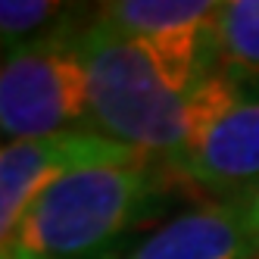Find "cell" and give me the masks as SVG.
Wrapping results in <instances>:
<instances>
[{"instance_id":"277c9868","label":"cell","mask_w":259,"mask_h":259,"mask_svg":"<svg viewBox=\"0 0 259 259\" xmlns=\"http://www.w3.org/2000/svg\"><path fill=\"white\" fill-rule=\"evenodd\" d=\"M222 4L209 0H119L103 4L100 16L147 50L175 91H191L212 75L215 16Z\"/></svg>"},{"instance_id":"7a4b0ae2","label":"cell","mask_w":259,"mask_h":259,"mask_svg":"<svg viewBox=\"0 0 259 259\" xmlns=\"http://www.w3.org/2000/svg\"><path fill=\"white\" fill-rule=\"evenodd\" d=\"M153 194L150 159L84 165L34 203L4 259H103L144 219Z\"/></svg>"},{"instance_id":"5b68a950","label":"cell","mask_w":259,"mask_h":259,"mask_svg":"<svg viewBox=\"0 0 259 259\" xmlns=\"http://www.w3.org/2000/svg\"><path fill=\"white\" fill-rule=\"evenodd\" d=\"M150 159L97 132H69L38 141L0 144V259L13 244L22 219L60 178L103 162Z\"/></svg>"},{"instance_id":"ba28073f","label":"cell","mask_w":259,"mask_h":259,"mask_svg":"<svg viewBox=\"0 0 259 259\" xmlns=\"http://www.w3.org/2000/svg\"><path fill=\"white\" fill-rule=\"evenodd\" d=\"M81 7L50 0H0V57L75 44Z\"/></svg>"},{"instance_id":"8fae6325","label":"cell","mask_w":259,"mask_h":259,"mask_svg":"<svg viewBox=\"0 0 259 259\" xmlns=\"http://www.w3.org/2000/svg\"><path fill=\"white\" fill-rule=\"evenodd\" d=\"M0 60H4V57H0Z\"/></svg>"},{"instance_id":"6da1fadb","label":"cell","mask_w":259,"mask_h":259,"mask_svg":"<svg viewBox=\"0 0 259 259\" xmlns=\"http://www.w3.org/2000/svg\"><path fill=\"white\" fill-rule=\"evenodd\" d=\"M91 88V128L144 156L172 162L240 103V88L212 72L191 94L175 91L147 50L97 13L75 41Z\"/></svg>"},{"instance_id":"8992f818","label":"cell","mask_w":259,"mask_h":259,"mask_svg":"<svg viewBox=\"0 0 259 259\" xmlns=\"http://www.w3.org/2000/svg\"><path fill=\"white\" fill-rule=\"evenodd\" d=\"M169 165L215 200H250L259 191V97H240L194 150Z\"/></svg>"},{"instance_id":"9c48e42d","label":"cell","mask_w":259,"mask_h":259,"mask_svg":"<svg viewBox=\"0 0 259 259\" xmlns=\"http://www.w3.org/2000/svg\"><path fill=\"white\" fill-rule=\"evenodd\" d=\"M215 60L228 78L259 75V0H228L219 7L215 28Z\"/></svg>"},{"instance_id":"3957f363","label":"cell","mask_w":259,"mask_h":259,"mask_svg":"<svg viewBox=\"0 0 259 259\" xmlns=\"http://www.w3.org/2000/svg\"><path fill=\"white\" fill-rule=\"evenodd\" d=\"M91 128L88 69L75 44L0 60V141H38Z\"/></svg>"},{"instance_id":"30bf717a","label":"cell","mask_w":259,"mask_h":259,"mask_svg":"<svg viewBox=\"0 0 259 259\" xmlns=\"http://www.w3.org/2000/svg\"><path fill=\"white\" fill-rule=\"evenodd\" d=\"M247 206H250V219H253V228H256V237H259V191L247 200Z\"/></svg>"},{"instance_id":"52a82bcc","label":"cell","mask_w":259,"mask_h":259,"mask_svg":"<svg viewBox=\"0 0 259 259\" xmlns=\"http://www.w3.org/2000/svg\"><path fill=\"white\" fill-rule=\"evenodd\" d=\"M125 259H259L247 200H212L156 228Z\"/></svg>"}]
</instances>
